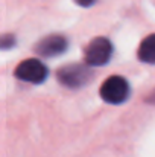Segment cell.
<instances>
[{
	"label": "cell",
	"instance_id": "obj_9",
	"mask_svg": "<svg viewBox=\"0 0 155 157\" xmlns=\"http://www.w3.org/2000/svg\"><path fill=\"white\" fill-rule=\"evenodd\" d=\"M148 102H151V104H155V90L151 93V96L148 98Z\"/></svg>",
	"mask_w": 155,
	"mask_h": 157
},
{
	"label": "cell",
	"instance_id": "obj_5",
	"mask_svg": "<svg viewBox=\"0 0 155 157\" xmlns=\"http://www.w3.org/2000/svg\"><path fill=\"white\" fill-rule=\"evenodd\" d=\"M68 48V41L64 35L59 34H52L47 35L46 38L40 40L35 51L40 56H46V58H53L58 56L61 53H64Z\"/></svg>",
	"mask_w": 155,
	"mask_h": 157
},
{
	"label": "cell",
	"instance_id": "obj_2",
	"mask_svg": "<svg viewBox=\"0 0 155 157\" xmlns=\"http://www.w3.org/2000/svg\"><path fill=\"white\" fill-rule=\"evenodd\" d=\"M129 95H131V87L123 76H117V75L109 76L101 86V96L108 104H123L125 101H128Z\"/></svg>",
	"mask_w": 155,
	"mask_h": 157
},
{
	"label": "cell",
	"instance_id": "obj_7",
	"mask_svg": "<svg viewBox=\"0 0 155 157\" xmlns=\"http://www.w3.org/2000/svg\"><path fill=\"white\" fill-rule=\"evenodd\" d=\"M15 44V37L11 34H5L0 37V49H11Z\"/></svg>",
	"mask_w": 155,
	"mask_h": 157
},
{
	"label": "cell",
	"instance_id": "obj_6",
	"mask_svg": "<svg viewBox=\"0 0 155 157\" xmlns=\"http://www.w3.org/2000/svg\"><path fill=\"white\" fill-rule=\"evenodd\" d=\"M137 55L140 61L148 63V64H155V34L148 35L142 41Z\"/></svg>",
	"mask_w": 155,
	"mask_h": 157
},
{
	"label": "cell",
	"instance_id": "obj_4",
	"mask_svg": "<svg viewBox=\"0 0 155 157\" xmlns=\"http://www.w3.org/2000/svg\"><path fill=\"white\" fill-rule=\"evenodd\" d=\"M49 75L47 67L37 58H29L21 61L15 69V76L29 84H41Z\"/></svg>",
	"mask_w": 155,
	"mask_h": 157
},
{
	"label": "cell",
	"instance_id": "obj_3",
	"mask_svg": "<svg viewBox=\"0 0 155 157\" xmlns=\"http://www.w3.org/2000/svg\"><path fill=\"white\" fill-rule=\"evenodd\" d=\"M85 63L91 67H101L105 66L113 55V44L108 38L98 37L88 43L85 48Z\"/></svg>",
	"mask_w": 155,
	"mask_h": 157
},
{
	"label": "cell",
	"instance_id": "obj_8",
	"mask_svg": "<svg viewBox=\"0 0 155 157\" xmlns=\"http://www.w3.org/2000/svg\"><path fill=\"white\" fill-rule=\"evenodd\" d=\"M79 6H82V8H88V6H91L96 0H75Z\"/></svg>",
	"mask_w": 155,
	"mask_h": 157
},
{
	"label": "cell",
	"instance_id": "obj_1",
	"mask_svg": "<svg viewBox=\"0 0 155 157\" xmlns=\"http://www.w3.org/2000/svg\"><path fill=\"white\" fill-rule=\"evenodd\" d=\"M93 69L90 64H67L64 67H61L58 70V81L70 89H79L85 84L90 82V79L93 78Z\"/></svg>",
	"mask_w": 155,
	"mask_h": 157
}]
</instances>
